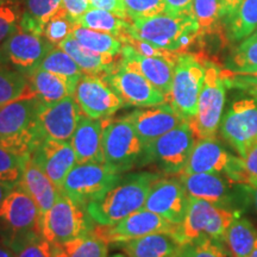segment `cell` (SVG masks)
<instances>
[{
  "label": "cell",
  "instance_id": "1",
  "mask_svg": "<svg viewBox=\"0 0 257 257\" xmlns=\"http://www.w3.org/2000/svg\"><path fill=\"white\" fill-rule=\"evenodd\" d=\"M159 176L152 173H136L120 178L119 181L85 207L96 225L108 226L142 210L150 188Z\"/></svg>",
  "mask_w": 257,
  "mask_h": 257
},
{
  "label": "cell",
  "instance_id": "2",
  "mask_svg": "<svg viewBox=\"0 0 257 257\" xmlns=\"http://www.w3.org/2000/svg\"><path fill=\"white\" fill-rule=\"evenodd\" d=\"M40 105V99L30 93L0 106V146L18 156L31 155L42 142L37 124Z\"/></svg>",
  "mask_w": 257,
  "mask_h": 257
},
{
  "label": "cell",
  "instance_id": "3",
  "mask_svg": "<svg viewBox=\"0 0 257 257\" xmlns=\"http://www.w3.org/2000/svg\"><path fill=\"white\" fill-rule=\"evenodd\" d=\"M127 36L176 54L187 53L200 40L198 24L192 14L174 16L167 12L133 22Z\"/></svg>",
  "mask_w": 257,
  "mask_h": 257
},
{
  "label": "cell",
  "instance_id": "4",
  "mask_svg": "<svg viewBox=\"0 0 257 257\" xmlns=\"http://www.w3.org/2000/svg\"><path fill=\"white\" fill-rule=\"evenodd\" d=\"M234 218L236 214L230 208L189 197L184 221L180 224V238L184 244L201 239L221 243Z\"/></svg>",
  "mask_w": 257,
  "mask_h": 257
},
{
  "label": "cell",
  "instance_id": "5",
  "mask_svg": "<svg viewBox=\"0 0 257 257\" xmlns=\"http://www.w3.org/2000/svg\"><path fill=\"white\" fill-rule=\"evenodd\" d=\"M205 80V59L197 54H180L175 63L174 79L167 99L173 108L191 121L198 111V100Z\"/></svg>",
  "mask_w": 257,
  "mask_h": 257
},
{
  "label": "cell",
  "instance_id": "6",
  "mask_svg": "<svg viewBox=\"0 0 257 257\" xmlns=\"http://www.w3.org/2000/svg\"><path fill=\"white\" fill-rule=\"evenodd\" d=\"M36 202L18 184L0 204V238L6 244L41 234Z\"/></svg>",
  "mask_w": 257,
  "mask_h": 257
},
{
  "label": "cell",
  "instance_id": "7",
  "mask_svg": "<svg viewBox=\"0 0 257 257\" xmlns=\"http://www.w3.org/2000/svg\"><path fill=\"white\" fill-rule=\"evenodd\" d=\"M225 85L221 69L205 59V80L198 100V111L189 121L197 140L216 138L225 105Z\"/></svg>",
  "mask_w": 257,
  "mask_h": 257
},
{
  "label": "cell",
  "instance_id": "8",
  "mask_svg": "<svg viewBox=\"0 0 257 257\" xmlns=\"http://www.w3.org/2000/svg\"><path fill=\"white\" fill-rule=\"evenodd\" d=\"M62 194L40 219L41 234L51 245H62L91 232L87 212Z\"/></svg>",
  "mask_w": 257,
  "mask_h": 257
},
{
  "label": "cell",
  "instance_id": "9",
  "mask_svg": "<svg viewBox=\"0 0 257 257\" xmlns=\"http://www.w3.org/2000/svg\"><path fill=\"white\" fill-rule=\"evenodd\" d=\"M121 173L107 163H78L64 180L61 193L80 206L100 197L120 180Z\"/></svg>",
  "mask_w": 257,
  "mask_h": 257
},
{
  "label": "cell",
  "instance_id": "10",
  "mask_svg": "<svg viewBox=\"0 0 257 257\" xmlns=\"http://www.w3.org/2000/svg\"><path fill=\"white\" fill-rule=\"evenodd\" d=\"M197 141L189 121H182L144 146L143 163L154 162L167 173H181Z\"/></svg>",
  "mask_w": 257,
  "mask_h": 257
},
{
  "label": "cell",
  "instance_id": "11",
  "mask_svg": "<svg viewBox=\"0 0 257 257\" xmlns=\"http://www.w3.org/2000/svg\"><path fill=\"white\" fill-rule=\"evenodd\" d=\"M144 144L127 117L106 123L102 136V152L105 163L120 173L130 169L142 156Z\"/></svg>",
  "mask_w": 257,
  "mask_h": 257
},
{
  "label": "cell",
  "instance_id": "12",
  "mask_svg": "<svg viewBox=\"0 0 257 257\" xmlns=\"http://www.w3.org/2000/svg\"><path fill=\"white\" fill-rule=\"evenodd\" d=\"M93 232L108 244H120L121 245L128 240L155 232H170L180 238V225L170 223L159 214L142 208L125 217L117 224L108 225V226L98 225L93 229Z\"/></svg>",
  "mask_w": 257,
  "mask_h": 257
},
{
  "label": "cell",
  "instance_id": "13",
  "mask_svg": "<svg viewBox=\"0 0 257 257\" xmlns=\"http://www.w3.org/2000/svg\"><path fill=\"white\" fill-rule=\"evenodd\" d=\"M106 81L123 99L125 105L136 107H150L167 102V98L152 82L133 67L118 60L110 73L105 75Z\"/></svg>",
  "mask_w": 257,
  "mask_h": 257
},
{
  "label": "cell",
  "instance_id": "14",
  "mask_svg": "<svg viewBox=\"0 0 257 257\" xmlns=\"http://www.w3.org/2000/svg\"><path fill=\"white\" fill-rule=\"evenodd\" d=\"M54 46L41 35L18 27L0 44V53L8 62L25 75L40 68L42 61Z\"/></svg>",
  "mask_w": 257,
  "mask_h": 257
},
{
  "label": "cell",
  "instance_id": "15",
  "mask_svg": "<svg viewBox=\"0 0 257 257\" xmlns=\"http://www.w3.org/2000/svg\"><path fill=\"white\" fill-rule=\"evenodd\" d=\"M74 98L83 114L92 119H106L125 106L123 99L106 81L105 76L83 74Z\"/></svg>",
  "mask_w": 257,
  "mask_h": 257
},
{
  "label": "cell",
  "instance_id": "16",
  "mask_svg": "<svg viewBox=\"0 0 257 257\" xmlns=\"http://www.w3.org/2000/svg\"><path fill=\"white\" fill-rule=\"evenodd\" d=\"M221 136L243 156L257 143V101L240 99L234 101L220 121Z\"/></svg>",
  "mask_w": 257,
  "mask_h": 257
},
{
  "label": "cell",
  "instance_id": "17",
  "mask_svg": "<svg viewBox=\"0 0 257 257\" xmlns=\"http://www.w3.org/2000/svg\"><path fill=\"white\" fill-rule=\"evenodd\" d=\"M83 112L74 95L54 104L41 102L37 114L38 133L43 140L70 141Z\"/></svg>",
  "mask_w": 257,
  "mask_h": 257
},
{
  "label": "cell",
  "instance_id": "18",
  "mask_svg": "<svg viewBox=\"0 0 257 257\" xmlns=\"http://www.w3.org/2000/svg\"><path fill=\"white\" fill-rule=\"evenodd\" d=\"M189 197L181 180L174 178H159L155 180L144 207L159 214L170 223L180 225L184 221Z\"/></svg>",
  "mask_w": 257,
  "mask_h": 257
},
{
  "label": "cell",
  "instance_id": "19",
  "mask_svg": "<svg viewBox=\"0 0 257 257\" xmlns=\"http://www.w3.org/2000/svg\"><path fill=\"white\" fill-rule=\"evenodd\" d=\"M31 157L60 192L67 175L78 165L70 141L43 140L31 153Z\"/></svg>",
  "mask_w": 257,
  "mask_h": 257
},
{
  "label": "cell",
  "instance_id": "20",
  "mask_svg": "<svg viewBox=\"0 0 257 257\" xmlns=\"http://www.w3.org/2000/svg\"><path fill=\"white\" fill-rule=\"evenodd\" d=\"M144 146L185 121L169 102L140 108L126 115Z\"/></svg>",
  "mask_w": 257,
  "mask_h": 257
},
{
  "label": "cell",
  "instance_id": "21",
  "mask_svg": "<svg viewBox=\"0 0 257 257\" xmlns=\"http://www.w3.org/2000/svg\"><path fill=\"white\" fill-rule=\"evenodd\" d=\"M119 60L126 66L137 69L148 81L152 82L168 99L172 91L175 63L178 59L143 56L135 51L133 47L124 43Z\"/></svg>",
  "mask_w": 257,
  "mask_h": 257
},
{
  "label": "cell",
  "instance_id": "22",
  "mask_svg": "<svg viewBox=\"0 0 257 257\" xmlns=\"http://www.w3.org/2000/svg\"><path fill=\"white\" fill-rule=\"evenodd\" d=\"M107 119L108 118L92 119L87 115H82L70 138L78 163L105 162L104 152H102V136Z\"/></svg>",
  "mask_w": 257,
  "mask_h": 257
},
{
  "label": "cell",
  "instance_id": "23",
  "mask_svg": "<svg viewBox=\"0 0 257 257\" xmlns=\"http://www.w3.org/2000/svg\"><path fill=\"white\" fill-rule=\"evenodd\" d=\"M182 185L188 197L202 199L216 205L227 207L232 201L231 185L229 179L221 178L217 173H195L180 175Z\"/></svg>",
  "mask_w": 257,
  "mask_h": 257
},
{
  "label": "cell",
  "instance_id": "24",
  "mask_svg": "<svg viewBox=\"0 0 257 257\" xmlns=\"http://www.w3.org/2000/svg\"><path fill=\"white\" fill-rule=\"evenodd\" d=\"M18 185L36 202L41 217L49 211L61 195V192L38 167L31 155L25 157L23 173Z\"/></svg>",
  "mask_w": 257,
  "mask_h": 257
},
{
  "label": "cell",
  "instance_id": "25",
  "mask_svg": "<svg viewBox=\"0 0 257 257\" xmlns=\"http://www.w3.org/2000/svg\"><path fill=\"white\" fill-rule=\"evenodd\" d=\"M231 156L216 138L198 140L187 162L180 174L195 173H221L229 166Z\"/></svg>",
  "mask_w": 257,
  "mask_h": 257
},
{
  "label": "cell",
  "instance_id": "26",
  "mask_svg": "<svg viewBox=\"0 0 257 257\" xmlns=\"http://www.w3.org/2000/svg\"><path fill=\"white\" fill-rule=\"evenodd\" d=\"M184 243L170 232H155L121 244L126 257H179Z\"/></svg>",
  "mask_w": 257,
  "mask_h": 257
},
{
  "label": "cell",
  "instance_id": "27",
  "mask_svg": "<svg viewBox=\"0 0 257 257\" xmlns=\"http://www.w3.org/2000/svg\"><path fill=\"white\" fill-rule=\"evenodd\" d=\"M57 47L66 51L72 59L78 63L83 74L89 75H101L105 76L117 64L118 56L102 55V54L94 53L87 49L79 43L73 35L70 34L66 40L61 42Z\"/></svg>",
  "mask_w": 257,
  "mask_h": 257
},
{
  "label": "cell",
  "instance_id": "28",
  "mask_svg": "<svg viewBox=\"0 0 257 257\" xmlns=\"http://www.w3.org/2000/svg\"><path fill=\"white\" fill-rule=\"evenodd\" d=\"M22 15L19 27L43 36L48 21L63 8L62 0H19Z\"/></svg>",
  "mask_w": 257,
  "mask_h": 257
},
{
  "label": "cell",
  "instance_id": "29",
  "mask_svg": "<svg viewBox=\"0 0 257 257\" xmlns=\"http://www.w3.org/2000/svg\"><path fill=\"white\" fill-rule=\"evenodd\" d=\"M28 78L31 92L43 104H54L66 96L74 95L66 80L48 70L38 68Z\"/></svg>",
  "mask_w": 257,
  "mask_h": 257
},
{
  "label": "cell",
  "instance_id": "30",
  "mask_svg": "<svg viewBox=\"0 0 257 257\" xmlns=\"http://www.w3.org/2000/svg\"><path fill=\"white\" fill-rule=\"evenodd\" d=\"M227 37L237 42L245 40L257 29V0H242L239 5L224 19Z\"/></svg>",
  "mask_w": 257,
  "mask_h": 257
},
{
  "label": "cell",
  "instance_id": "31",
  "mask_svg": "<svg viewBox=\"0 0 257 257\" xmlns=\"http://www.w3.org/2000/svg\"><path fill=\"white\" fill-rule=\"evenodd\" d=\"M257 240V231L248 219L236 217L225 232L224 242L232 257H249Z\"/></svg>",
  "mask_w": 257,
  "mask_h": 257
},
{
  "label": "cell",
  "instance_id": "32",
  "mask_svg": "<svg viewBox=\"0 0 257 257\" xmlns=\"http://www.w3.org/2000/svg\"><path fill=\"white\" fill-rule=\"evenodd\" d=\"M75 24L92 29V30L114 35V36L119 37L121 41L127 36V31L131 25V23L126 22V19L118 17L112 12L94 8L89 9L86 14L76 18Z\"/></svg>",
  "mask_w": 257,
  "mask_h": 257
},
{
  "label": "cell",
  "instance_id": "33",
  "mask_svg": "<svg viewBox=\"0 0 257 257\" xmlns=\"http://www.w3.org/2000/svg\"><path fill=\"white\" fill-rule=\"evenodd\" d=\"M54 257H108V243L93 232L64 243L53 245Z\"/></svg>",
  "mask_w": 257,
  "mask_h": 257
},
{
  "label": "cell",
  "instance_id": "34",
  "mask_svg": "<svg viewBox=\"0 0 257 257\" xmlns=\"http://www.w3.org/2000/svg\"><path fill=\"white\" fill-rule=\"evenodd\" d=\"M72 35L81 46L102 55L120 56L124 46L123 41L114 35L92 30L80 25H75Z\"/></svg>",
  "mask_w": 257,
  "mask_h": 257
},
{
  "label": "cell",
  "instance_id": "35",
  "mask_svg": "<svg viewBox=\"0 0 257 257\" xmlns=\"http://www.w3.org/2000/svg\"><path fill=\"white\" fill-rule=\"evenodd\" d=\"M30 93L28 76L11 66L0 53V106Z\"/></svg>",
  "mask_w": 257,
  "mask_h": 257
},
{
  "label": "cell",
  "instance_id": "36",
  "mask_svg": "<svg viewBox=\"0 0 257 257\" xmlns=\"http://www.w3.org/2000/svg\"><path fill=\"white\" fill-rule=\"evenodd\" d=\"M40 68L56 74L68 82L69 87L75 92L76 86L81 80L83 72L78 63L60 47L54 46L42 61Z\"/></svg>",
  "mask_w": 257,
  "mask_h": 257
},
{
  "label": "cell",
  "instance_id": "37",
  "mask_svg": "<svg viewBox=\"0 0 257 257\" xmlns=\"http://www.w3.org/2000/svg\"><path fill=\"white\" fill-rule=\"evenodd\" d=\"M192 15L198 24L200 38L218 34L224 24L219 0H193Z\"/></svg>",
  "mask_w": 257,
  "mask_h": 257
},
{
  "label": "cell",
  "instance_id": "38",
  "mask_svg": "<svg viewBox=\"0 0 257 257\" xmlns=\"http://www.w3.org/2000/svg\"><path fill=\"white\" fill-rule=\"evenodd\" d=\"M227 69L251 72L257 69V36L250 35L231 54Z\"/></svg>",
  "mask_w": 257,
  "mask_h": 257
},
{
  "label": "cell",
  "instance_id": "39",
  "mask_svg": "<svg viewBox=\"0 0 257 257\" xmlns=\"http://www.w3.org/2000/svg\"><path fill=\"white\" fill-rule=\"evenodd\" d=\"M8 245L16 257H54L53 245L42 237V234L25 237L15 240Z\"/></svg>",
  "mask_w": 257,
  "mask_h": 257
},
{
  "label": "cell",
  "instance_id": "40",
  "mask_svg": "<svg viewBox=\"0 0 257 257\" xmlns=\"http://www.w3.org/2000/svg\"><path fill=\"white\" fill-rule=\"evenodd\" d=\"M75 21L68 12L62 8L54 15L44 27L43 37L49 41L53 46H59L61 42L66 40L75 28Z\"/></svg>",
  "mask_w": 257,
  "mask_h": 257
},
{
  "label": "cell",
  "instance_id": "41",
  "mask_svg": "<svg viewBox=\"0 0 257 257\" xmlns=\"http://www.w3.org/2000/svg\"><path fill=\"white\" fill-rule=\"evenodd\" d=\"M25 157L16 155L0 146V181L14 186L17 185L23 173Z\"/></svg>",
  "mask_w": 257,
  "mask_h": 257
},
{
  "label": "cell",
  "instance_id": "42",
  "mask_svg": "<svg viewBox=\"0 0 257 257\" xmlns=\"http://www.w3.org/2000/svg\"><path fill=\"white\" fill-rule=\"evenodd\" d=\"M21 15L19 0H0V44L17 29Z\"/></svg>",
  "mask_w": 257,
  "mask_h": 257
},
{
  "label": "cell",
  "instance_id": "43",
  "mask_svg": "<svg viewBox=\"0 0 257 257\" xmlns=\"http://www.w3.org/2000/svg\"><path fill=\"white\" fill-rule=\"evenodd\" d=\"M127 18L131 21L149 18L166 11L165 0H121Z\"/></svg>",
  "mask_w": 257,
  "mask_h": 257
},
{
  "label": "cell",
  "instance_id": "44",
  "mask_svg": "<svg viewBox=\"0 0 257 257\" xmlns=\"http://www.w3.org/2000/svg\"><path fill=\"white\" fill-rule=\"evenodd\" d=\"M181 257H227L220 242L212 239H201L182 245Z\"/></svg>",
  "mask_w": 257,
  "mask_h": 257
},
{
  "label": "cell",
  "instance_id": "45",
  "mask_svg": "<svg viewBox=\"0 0 257 257\" xmlns=\"http://www.w3.org/2000/svg\"><path fill=\"white\" fill-rule=\"evenodd\" d=\"M221 78L229 87L243 89L257 98V69L251 72L221 69Z\"/></svg>",
  "mask_w": 257,
  "mask_h": 257
},
{
  "label": "cell",
  "instance_id": "46",
  "mask_svg": "<svg viewBox=\"0 0 257 257\" xmlns=\"http://www.w3.org/2000/svg\"><path fill=\"white\" fill-rule=\"evenodd\" d=\"M242 157L244 167H245L246 173H248L250 182H251V188L257 186V143L253 144L246 150Z\"/></svg>",
  "mask_w": 257,
  "mask_h": 257
},
{
  "label": "cell",
  "instance_id": "47",
  "mask_svg": "<svg viewBox=\"0 0 257 257\" xmlns=\"http://www.w3.org/2000/svg\"><path fill=\"white\" fill-rule=\"evenodd\" d=\"M89 3H91L92 8L105 10V11L112 12L118 17L128 19L121 0H89Z\"/></svg>",
  "mask_w": 257,
  "mask_h": 257
},
{
  "label": "cell",
  "instance_id": "48",
  "mask_svg": "<svg viewBox=\"0 0 257 257\" xmlns=\"http://www.w3.org/2000/svg\"><path fill=\"white\" fill-rule=\"evenodd\" d=\"M63 8L75 21L76 18L92 9L89 0H62Z\"/></svg>",
  "mask_w": 257,
  "mask_h": 257
},
{
  "label": "cell",
  "instance_id": "49",
  "mask_svg": "<svg viewBox=\"0 0 257 257\" xmlns=\"http://www.w3.org/2000/svg\"><path fill=\"white\" fill-rule=\"evenodd\" d=\"M192 4L193 0H165V12L174 16L192 14Z\"/></svg>",
  "mask_w": 257,
  "mask_h": 257
},
{
  "label": "cell",
  "instance_id": "50",
  "mask_svg": "<svg viewBox=\"0 0 257 257\" xmlns=\"http://www.w3.org/2000/svg\"><path fill=\"white\" fill-rule=\"evenodd\" d=\"M240 2H242V0H219L221 10H223L224 19L226 18L230 14H232L234 9L239 5Z\"/></svg>",
  "mask_w": 257,
  "mask_h": 257
},
{
  "label": "cell",
  "instance_id": "51",
  "mask_svg": "<svg viewBox=\"0 0 257 257\" xmlns=\"http://www.w3.org/2000/svg\"><path fill=\"white\" fill-rule=\"evenodd\" d=\"M0 257H16L12 249L0 238Z\"/></svg>",
  "mask_w": 257,
  "mask_h": 257
},
{
  "label": "cell",
  "instance_id": "52",
  "mask_svg": "<svg viewBox=\"0 0 257 257\" xmlns=\"http://www.w3.org/2000/svg\"><path fill=\"white\" fill-rule=\"evenodd\" d=\"M15 186L10 185V184H5V182L0 181V204H2V201L4 200V198L9 194L10 191H11V189L14 188Z\"/></svg>",
  "mask_w": 257,
  "mask_h": 257
},
{
  "label": "cell",
  "instance_id": "53",
  "mask_svg": "<svg viewBox=\"0 0 257 257\" xmlns=\"http://www.w3.org/2000/svg\"><path fill=\"white\" fill-rule=\"evenodd\" d=\"M252 194H253V201H255V206L257 210V186L256 187L252 188Z\"/></svg>",
  "mask_w": 257,
  "mask_h": 257
},
{
  "label": "cell",
  "instance_id": "54",
  "mask_svg": "<svg viewBox=\"0 0 257 257\" xmlns=\"http://www.w3.org/2000/svg\"><path fill=\"white\" fill-rule=\"evenodd\" d=\"M249 257H257V240H256L255 246H253L252 251H251V253H250V256H249Z\"/></svg>",
  "mask_w": 257,
  "mask_h": 257
},
{
  "label": "cell",
  "instance_id": "55",
  "mask_svg": "<svg viewBox=\"0 0 257 257\" xmlns=\"http://www.w3.org/2000/svg\"><path fill=\"white\" fill-rule=\"evenodd\" d=\"M111 257H125V256L124 255H120V253H115V255L111 256Z\"/></svg>",
  "mask_w": 257,
  "mask_h": 257
},
{
  "label": "cell",
  "instance_id": "56",
  "mask_svg": "<svg viewBox=\"0 0 257 257\" xmlns=\"http://www.w3.org/2000/svg\"><path fill=\"white\" fill-rule=\"evenodd\" d=\"M253 35H256V36H257V29H256V31L253 32Z\"/></svg>",
  "mask_w": 257,
  "mask_h": 257
},
{
  "label": "cell",
  "instance_id": "57",
  "mask_svg": "<svg viewBox=\"0 0 257 257\" xmlns=\"http://www.w3.org/2000/svg\"><path fill=\"white\" fill-rule=\"evenodd\" d=\"M179 257H181V256H179Z\"/></svg>",
  "mask_w": 257,
  "mask_h": 257
}]
</instances>
